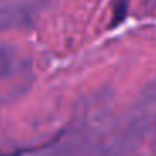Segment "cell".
<instances>
[{
  "label": "cell",
  "instance_id": "6da1fadb",
  "mask_svg": "<svg viewBox=\"0 0 156 156\" xmlns=\"http://www.w3.org/2000/svg\"><path fill=\"white\" fill-rule=\"evenodd\" d=\"M126 12H128V0H116L114 2V20H112V25H118L119 22L124 19Z\"/></svg>",
  "mask_w": 156,
  "mask_h": 156
}]
</instances>
